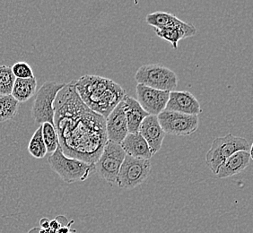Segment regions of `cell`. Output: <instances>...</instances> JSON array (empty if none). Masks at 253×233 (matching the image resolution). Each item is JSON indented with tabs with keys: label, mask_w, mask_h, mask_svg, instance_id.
Instances as JSON below:
<instances>
[{
	"label": "cell",
	"mask_w": 253,
	"mask_h": 233,
	"mask_svg": "<svg viewBox=\"0 0 253 233\" xmlns=\"http://www.w3.org/2000/svg\"><path fill=\"white\" fill-rule=\"evenodd\" d=\"M252 160V153L246 151H238L233 155L230 156L224 161L216 172V177L218 179H226L233 177L234 175L241 173L245 170Z\"/></svg>",
	"instance_id": "14"
},
{
	"label": "cell",
	"mask_w": 253,
	"mask_h": 233,
	"mask_svg": "<svg viewBox=\"0 0 253 233\" xmlns=\"http://www.w3.org/2000/svg\"><path fill=\"white\" fill-rule=\"evenodd\" d=\"M42 134L47 149V154H53L59 146V136L55 126L48 122L43 123L42 125Z\"/></svg>",
	"instance_id": "22"
},
{
	"label": "cell",
	"mask_w": 253,
	"mask_h": 233,
	"mask_svg": "<svg viewBox=\"0 0 253 233\" xmlns=\"http://www.w3.org/2000/svg\"><path fill=\"white\" fill-rule=\"evenodd\" d=\"M138 133L146 140L153 155L161 150L166 133L160 126L157 116H146L139 126Z\"/></svg>",
	"instance_id": "13"
},
{
	"label": "cell",
	"mask_w": 253,
	"mask_h": 233,
	"mask_svg": "<svg viewBox=\"0 0 253 233\" xmlns=\"http://www.w3.org/2000/svg\"><path fill=\"white\" fill-rule=\"evenodd\" d=\"M157 117L164 132L171 136H190L198 130L200 125L199 116L186 115L178 112L164 111Z\"/></svg>",
	"instance_id": "9"
},
{
	"label": "cell",
	"mask_w": 253,
	"mask_h": 233,
	"mask_svg": "<svg viewBox=\"0 0 253 233\" xmlns=\"http://www.w3.org/2000/svg\"><path fill=\"white\" fill-rule=\"evenodd\" d=\"M75 82L66 83L55 99L54 126L65 155L94 164L108 141L105 118L82 102Z\"/></svg>",
	"instance_id": "1"
},
{
	"label": "cell",
	"mask_w": 253,
	"mask_h": 233,
	"mask_svg": "<svg viewBox=\"0 0 253 233\" xmlns=\"http://www.w3.org/2000/svg\"><path fill=\"white\" fill-rule=\"evenodd\" d=\"M151 160L126 155L115 184L124 190H133L143 184L151 171Z\"/></svg>",
	"instance_id": "7"
},
{
	"label": "cell",
	"mask_w": 253,
	"mask_h": 233,
	"mask_svg": "<svg viewBox=\"0 0 253 233\" xmlns=\"http://www.w3.org/2000/svg\"><path fill=\"white\" fill-rule=\"evenodd\" d=\"M121 146L126 155L134 158L150 160L154 156L146 140L139 133H128L121 143Z\"/></svg>",
	"instance_id": "15"
},
{
	"label": "cell",
	"mask_w": 253,
	"mask_h": 233,
	"mask_svg": "<svg viewBox=\"0 0 253 233\" xmlns=\"http://www.w3.org/2000/svg\"><path fill=\"white\" fill-rule=\"evenodd\" d=\"M48 162L61 180L68 184L84 181L94 171V164L69 158L64 155L59 146L53 154L49 155Z\"/></svg>",
	"instance_id": "3"
},
{
	"label": "cell",
	"mask_w": 253,
	"mask_h": 233,
	"mask_svg": "<svg viewBox=\"0 0 253 233\" xmlns=\"http://www.w3.org/2000/svg\"><path fill=\"white\" fill-rule=\"evenodd\" d=\"M126 114V125L128 133H138L139 126L146 116H149L137 102L135 98L125 95L122 99Z\"/></svg>",
	"instance_id": "16"
},
{
	"label": "cell",
	"mask_w": 253,
	"mask_h": 233,
	"mask_svg": "<svg viewBox=\"0 0 253 233\" xmlns=\"http://www.w3.org/2000/svg\"><path fill=\"white\" fill-rule=\"evenodd\" d=\"M78 96L90 110L106 118L126 95L125 89L112 79L85 75L75 82Z\"/></svg>",
	"instance_id": "2"
},
{
	"label": "cell",
	"mask_w": 253,
	"mask_h": 233,
	"mask_svg": "<svg viewBox=\"0 0 253 233\" xmlns=\"http://www.w3.org/2000/svg\"><path fill=\"white\" fill-rule=\"evenodd\" d=\"M155 33L159 38L171 44L173 49H177L180 40L193 37L197 34V29L187 30L179 26H169L164 28H155Z\"/></svg>",
	"instance_id": "18"
},
{
	"label": "cell",
	"mask_w": 253,
	"mask_h": 233,
	"mask_svg": "<svg viewBox=\"0 0 253 233\" xmlns=\"http://www.w3.org/2000/svg\"><path fill=\"white\" fill-rule=\"evenodd\" d=\"M135 79L138 84L165 92L175 91L178 86L176 74L161 64L143 65L136 71Z\"/></svg>",
	"instance_id": "5"
},
{
	"label": "cell",
	"mask_w": 253,
	"mask_h": 233,
	"mask_svg": "<svg viewBox=\"0 0 253 233\" xmlns=\"http://www.w3.org/2000/svg\"><path fill=\"white\" fill-rule=\"evenodd\" d=\"M12 72L14 74L15 78L20 79H27V78H34V71L30 65L24 61H19L14 64L12 67Z\"/></svg>",
	"instance_id": "24"
},
{
	"label": "cell",
	"mask_w": 253,
	"mask_h": 233,
	"mask_svg": "<svg viewBox=\"0 0 253 233\" xmlns=\"http://www.w3.org/2000/svg\"><path fill=\"white\" fill-rule=\"evenodd\" d=\"M108 141L121 145L128 134L124 102H121L105 118Z\"/></svg>",
	"instance_id": "12"
},
{
	"label": "cell",
	"mask_w": 253,
	"mask_h": 233,
	"mask_svg": "<svg viewBox=\"0 0 253 233\" xmlns=\"http://www.w3.org/2000/svg\"><path fill=\"white\" fill-rule=\"evenodd\" d=\"M165 111L192 116H199L202 112L197 98L191 92L186 91L170 92Z\"/></svg>",
	"instance_id": "11"
},
{
	"label": "cell",
	"mask_w": 253,
	"mask_h": 233,
	"mask_svg": "<svg viewBox=\"0 0 253 233\" xmlns=\"http://www.w3.org/2000/svg\"><path fill=\"white\" fill-rule=\"evenodd\" d=\"M146 22L147 25H151L154 28L179 26L187 30L196 29L194 25L187 24L185 22L179 19L175 15L160 11L146 15Z\"/></svg>",
	"instance_id": "17"
},
{
	"label": "cell",
	"mask_w": 253,
	"mask_h": 233,
	"mask_svg": "<svg viewBox=\"0 0 253 233\" xmlns=\"http://www.w3.org/2000/svg\"><path fill=\"white\" fill-rule=\"evenodd\" d=\"M49 221L48 218L41 219L40 221V228L41 229H48L49 228Z\"/></svg>",
	"instance_id": "25"
},
{
	"label": "cell",
	"mask_w": 253,
	"mask_h": 233,
	"mask_svg": "<svg viewBox=\"0 0 253 233\" xmlns=\"http://www.w3.org/2000/svg\"><path fill=\"white\" fill-rule=\"evenodd\" d=\"M40 228H34L29 233H39Z\"/></svg>",
	"instance_id": "26"
},
{
	"label": "cell",
	"mask_w": 253,
	"mask_h": 233,
	"mask_svg": "<svg viewBox=\"0 0 253 233\" xmlns=\"http://www.w3.org/2000/svg\"><path fill=\"white\" fill-rule=\"evenodd\" d=\"M65 84L66 83L47 81L36 92L32 107V117L35 123L42 125L48 122L54 125V102Z\"/></svg>",
	"instance_id": "6"
},
{
	"label": "cell",
	"mask_w": 253,
	"mask_h": 233,
	"mask_svg": "<svg viewBox=\"0 0 253 233\" xmlns=\"http://www.w3.org/2000/svg\"><path fill=\"white\" fill-rule=\"evenodd\" d=\"M27 150L29 152L30 155L35 159H42L47 155V149L42 134V125L34 132L28 144Z\"/></svg>",
	"instance_id": "21"
},
{
	"label": "cell",
	"mask_w": 253,
	"mask_h": 233,
	"mask_svg": "<svg viewBox=\"0 0 253 233\" xmlns=\"http://www.w3.org/2000/svg\"><path fill=\"white\" fill-rule=\"evenodd\" d=\"M15 81L11 67L7 65L0 66V95H11Z\"/></svg>",
	"instance_id": "23"
},
{
	"label": "cell",
	"mask_w": 253,
	"mask_h": 233,
	"mask_svg": "<svg viewBox=\"0 0 253 233\" xmlns=\"http://www.w3.org/2000/svg\"><path fill=\"white\" fill-rule=\"evenodd\" d=\"M72 233V232H70V233Z\"/></svg>",
	"instance_id": "27"
},
{
	"label": "cell",
	"mask_w": 253,
	"mask_h": 233,
	"mask_svg": "<svg viewBox=\"0 0 253 233\" xmlns=\"http://www.w3.org/2000/svg\"><path fill=\"white\" fill-rule=\"evenodd\" d=\"M125 157L126 154L121 145L107 141L99 159L94 163V171L102 180L115 184Z\"/></svg>",
	"instance_id": "8"
},
{
	"label": "cell",
	"mask_w": 253,
	"mask_h": 233,
	"mask_svg": "<svg viewBox=\"0 0 253 233\" xmlns=\"http://www.w3.org/2000/svg\"><path fill=\"white\" fill-rule=\"evenodd\" d=\"M36 89H37V80L35 77L33 78H27V79L15 78L11 95L19 103L26 102L35 95Z\"/></svg>",
	"instance_id": "19"
},
{
	"label": "cell",
	"mask_w": 253,
	"mask_h": 233,
	"mask_svg": "<svg viewBox=\"0 0 253 233\" xmlns=\"http://www.w3.org/2000/svg\"><path fill=\"white\" fill-rule=\"evenodd\" d=\"M238 151H252V145L247 139L228 134L215 138L206 155V163L210 170L216 174L220 166Z\"/></svg>",
	"instance_id": "4"
},
{
	"label": "cell",
	"mask_w": 253,
	"mask_h": 233,
	"mask_svg": "<svg viewBox=\"0 0 253 233\" xmlns=\"http://www.w3.org/2000/svg\"><path fill=\"white\" fill-rule=\"evenodd\" d=\"M136 91L137 95L136 101L147 114L158 116L161 112L166 110L170 92L147 87L138 83L136 85Z\"/></svg>",
	"instance_id": "10"
},
{
	"label": "cell",
	"mask_w": 253,
	"mask_h": 233,
	"mask_svg": "<svg viewBox=\"0 0 253 233\" xmlns=\"http://www.w3.org/2000/svg\"><path fill=\"white\" fill-rule=\"evenodd\" d=\"M19 102L12 95H0V123L13 119L18 112Z\"/></svg>",
	"instance_id": "20"
}]
</instances>
